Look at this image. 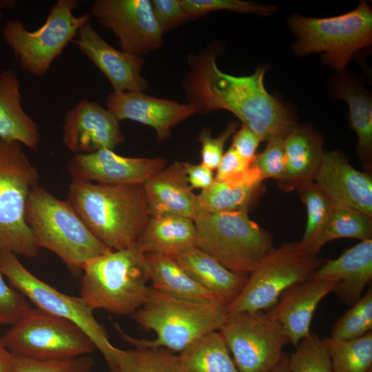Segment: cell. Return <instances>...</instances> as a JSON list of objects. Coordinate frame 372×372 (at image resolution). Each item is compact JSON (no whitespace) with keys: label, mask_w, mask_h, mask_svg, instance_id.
I'll use <instances>...</instances> for the list:
<instances>
[{"label":"cell","mask_w":372,"mask_h":372,"mask_svg":"<svg viewBox=\"0 0 372 372\" xmlns=\"http://www.w3.org/2000/svg\"><path fill=\"white\" fill-rule=\"evenodd\" d=\"M219 47L209 46L189 59L190 70L184 79L188 103L196 114L225 110L262 141L286 135L296 125L289 110L266 90V69L259 66L251 75L236 76L217 66Z\"/></svg>","instance_id":"6da1fadb"},{"label":"cell","mask_w":372,"mask_h":372,"mask_svg":"<svg viewBox=\"0 0 372 372\" xmlns=\"http://www.w3.org/2000/svg\"><path fill=\"white\" fill-rule=\"evenodd\" d=\"M67 201L93 235L112 250L134 245L150 218L141 184L72 180Z\"/></svg>","instance_id":"7a4b0ae2"},{"label":"cell","mask_w":372,"mask_h":372,"mask_svg":"<svg viewBox=\"0 0 372 372\" xmlns=\"http://www.w3.org/2000/svg\"><path fill=\"white\" fill-rule=\"evenodd\" d=\"M227 315V307L218 300H185L150 287L144 303L131 317L144 330L153 331L156 338H136L114 324L119 336L137 349L164 348L180 353L200 338L218 331Z\"/></svg>","instance_id":"3957f363"},{"label":"cell","mask_w":372,"mask_h":372,"mask_svg":"<svg viewBox=\"0 0 372 372\" xmlns=\"http://www.w3.org/2000/svg\"><path fill=\"white\" fill-rule=\"evenodd\" d=\"M82 272L79 297L92 310L132 316L149 291L145 254L136 243L89 260Z\"/></svg>","instance_id":"277c9868"},{"label":"cell","mask_w":372,"mask_h":372,"mask_svg":"<svg viewBox=\"0 0 372 372\" xmlns=\"http://www.w3.org/2000/svg\"><path fill=\"white\" fill-rule=\"evenodd\" d=\"M25 219L39 247L54 253L74 273L112 250L93 235L67 200L39 185L29 195Z\"/></svg>","instance_id":"5b68a950"},{"label":"cell","mask_w":372,"mask_h":372,"mask_svg":"<svg viewBox=\"0 0 372 372\" xmlns=\"http://www.w3.org/2000/svg\"><path fill=\"white\" fill-rule=\"evenodd\" d=\"M194 222L196 247L237 273L249 275L273 248L271 234L246 211H201Z\"/></svg>","instance_id":"8992f818"},{"label":"cell","mask_w":372,"mask_h":372,"mask_svg":"<svg viewBox=\"0 0 372 372\" xmlns=\"http://www.w3.org/2000/svg\"><path fill=\"white\" fill-rule=\"evenodd\" d=\"M39 175L21 145L0 138V250L34 258L40 247L25 219Z\"/></svg>","instance_id":"52a82bcc"},{"label":"cell","mask_w":372,"mask_h":372,"mask_svg":"<svg viewBox=\"0 0 372 372\" xmlns=\"http://www.w3.org/2000/svg\"><path fill=\"white\" fill-rule=\"evenodd\" d=\"M78 6L77 0L56 1L43 24L34 31L27 30L20 19L6 22L3 40L24 71L36 76L45 75L79 29L90 21L87 12L74 15Z\"/></svg>","instance_id":"ba28073f"},{"label":"cell","mask_w":372,"mask_h":372,"mask_svg":"<svg viewBox=\"0 0 372 372\" xmlns=\"http://www.w3.org/2000/svg\"><path fill=\"white\" fill-rule=\"evenodd\" d=\"M290 25L298 37L295 52L305 55L322 52L324 62L341 72L354 53L371 44L372 10L364 1L356 9L335 17L293 16Z\"/></svg>","instance_id":"9c48e42d"},{"label":"cell","mask_w":372,"mask_h":372,"mask_svg":"<svg viewBox=\"0 0 372 372\" xmlns=\"http://www.w3.org/2000/svg\"><path fill=\"white\" fill-rule=\"evenodd\" d=\"M322 260L300 242L273 247L249 274L239 296L227 307V313L267 310L287 288L310 278Z\"/></svg>","instance_id":"30bf717a"},{"label":"cell","mask_w":372,"mask_h":372,"mask_svg":"<svg viewBox=\"0 0 372 372\" xmlns=\"http://www.w3.org/2000/svg\"><path fill=\"white\" fill-rule=\"evenodd\" d=\"M1 339L12 353L43 361L73 359L96 349L77 325L37 307H30Z\"/></svg>","instance_id":"8fae6325"},{"label":"cell","mask_w":372,"mask_h":372,"mask_svg":"<svg viewBox=\"0 0 372 372\" xmlns=\"http://www.w3.org/2000/svg\"><path fill=\"white\" fill-rule=\"evenodd\" d=\"M0 269L10 284L37 308L66 319L82 329L96 349L103 355L111 369L120 349L110 342L103 326L96 320L93 311L80 297L62 293L29 271L17 256L0 250Z\"/></svg>","instance_id":"7c38bea8"},{"label":"cell","mask_w":372,"mask_h":372,"mask_svg":"<svg viewBox=\"0 0 372 372\" xmlns=\"http://www.w3.org/2000/svg\"><path fill=\"white\" fill-rule=\"evenodd\" d=\"M218 331L239 372H271L290 343L281 324L261 311L227 313Z\"/></svg>","instance_id":"4fadbf2b"},{"label":"cell","mask_w":372,"mask_h":372,"mask_svg":"<svg viewBox=\"0 0 372 372\" xmlns=\"http://www.w3.org/2000/svg\"><path fill=\"white\" fill-rule=\"evenodd\" d=\"M90 13L114 33L125 52L141 56L163 45V32L149 0H96Z\"/></svg>","instance_id":"5bb4252c"},{"label":"cell","mask_w":372,"mask_h":372,"mask_svg":"<svg viewBox=\"0 0 372 372\" xmlns=\"http://www.w3.org/2000/svg\"><path fill=\"white\" fill-rule=\"evenodd\" d=\"M167 166L164 157L130 158L103 149L76 154L67 163L72 180L104 185H143Z\"/></svg>","instance_id":"9a60e30c"},{"label":"cell","mask_w":372,"mask_h":372,"mask_svg":"<svg viewBox=\"0 0 372 372\" xmlns=\"http://www.w3.org/2000/svg\"><path fill=\"white\" fill-rule=\"evenodd\" d=\"M119 122L98 103L81 100L65 115L63 142L75 155L113 150L124 141Z\"/></svg>","instance_id":"2e32d148"},{"label":"cell","mask_w":372,"mask_h":372,"mask_svg":"<svg viewBox=\"0 0 372 372\" xmlns=\"http://www.w3.org/2000/svg\"><path fill=\"white\" fill-rule=\"evenodd\" d=\"M72 42L106 76L113 92H144L147 88L148 83L141 75L144 65L141 56L114 48L90 21L79 29Z\"/></svg>","instance_id":"e0dca14e"},{"label":"cell","mask_w":372,"mask_h":372,"mask_svg":"<svg viewBox=\"0 0 372 372\" xmlns=\"http://www.w3.org/2000/svg\"><path fill=\"white\" fill-rule=\"evenodd\" d=\"M106 105L119 121L131 120L152 127L159 142L168 138L176 125L196 114L189 103L149 96L143 92H112L107 97Z\"/></svg>","instance_id":"ac0fdd59"},{"label":"cell","mask_w":372,"mask_h":372,"mask_svg":"<svg viewBox=\"0 0 372 372\" xmlns=\"http://www.w3.org/2000/svg\"><path fill=\"white\" fill-rule=\"evenodd\" d=\"M314 181L335 206L351 207L372 218V177L351 166L342 153L324 152Z\"/></svg>","instance_id":"d6986e66"},{"label":"cell","mask_w":372,"mask_h":372,"mask_svg":"<svg viewBox=\"0 0 372 372\" xmlns=\"http://www.w3.org/2000/svg\"><path fill=\"white\" fill-rule=\"evenodd\" d=\"M338 282L308 278L287 288L276 303L265 311L278 321L295 347L310 335L311 322L320 301Z\"/></svg>","instance_id":"ffe728a7"},{"label":"cell","mask_w":372,"mask_h":372,"mask_svg":"<svg viewBox=\"0 0 372 372\" xmlns=\"http://www.w3.org/2000/svg\"><path fill=\"white\" fill-rule=\"evenodd\" d=\"M150 217L176 216L193 221L201 213L183 162L176 161L143 184Z\"/></svg>","instance_id":"44dd1931"},{"label":"cell","mask_w":372,"mask_h":372,"mask_svg":"<svg viewBox=\"0 0 372 372\" xmlns=\"http://www.w3.org/2000/svg\"><path fill=\"white\" fill-rule=\"evenodd\" d=\"M338 284L333 292L344 304L351 306L372 280V239L362 240L335 259L322 260L311 277Z\"/></svg>","instance_id":"7402d4cb"},{"label":"cell","mask_w":372,"mask_h":372,"mask_svg":"<svg viewBox=\"0 0 372 372\" xmlns=\"http://www.w3.org/2000/svg\"><path fill=\"white\" fill-rule=\"evenodd\" d=\"M285 169L277 181L285 192L315 180L324 151L320 134L307 125H296L284 138Z\"/></svg>","instance_id":"603a6c76"},{"label":"cell","mask_w":372,"mask_h":372,"mask_svg":"<svg viewBox=\"0 0 372 372\" xmlns=\"http://www.w3.org/2000/svg\"><path fill=\"white\" fill-rule=\"evenodd\" d=\"M20 81L11 69L0 72V138L36 150L41 141L39 127L23 110Z\"/></svg>","instance_id":"cb8c5ba5"},{"label":"cell","mask_w":372,"mask_h":372,"mask_svg":"<svg viewBox=\"0 0 372 372\" xmlns=\"http://www.w3.org/2000/svg\"><path fill=\"white\" fill-rule=\"evenodd\" d=\"M175 259L199 285L226 307L236 299L248 279L249 275L229 270L196 247Z\"/></svg>","instance_id":"d4e9b609"},{"label":"cell","mask_w":372,"mask_h":372,"mask_svg":"<svg viewBox=\"0 0 372 372\" xmlns=\"http://www.w3.org/2000/svg\"><path fill=\"white\" fill-rule=\"evenodd\" d=\"M136 244L145 254L177 257L196 247L194 222L171 215L150 217Z\"/></svg>","instance_id":"484cf974"},{"label":"cell","mask_w":372,"mask_h":372,"mask_svg":"<svg viewBox=\"0 0 372 372\" xmlns=\"http://www.w3.org/2000/svg\"><path fill=\"white\" fill-rule=\"evenodd\" d=\"M262 181L259 172L251 165L238 176L224 181L214 180L197 196L201 211H248L258 196Z\"/></svg>","instance_id":"4316f807"},{"label":"cell","mask_w":372,"mask_h":372,"mask_svg":"<svg viewBox=\"0 0 372 372\" xmlns=\"http://www.w3.org/2000/svg\"><path fill=\"white\" fill-rule=\"evenodd\" d=\"M152 287L185 300L204 302L217 300L199 285L174 257L145 254Z\"/></svg>","instance_id":"83f0119b"},{"label":"cell","mask_w":372,"mask_h":372,"mask_svg":"<svg viewBox=\"0 0 372 372\" xmlns=\"http://www.w3.org/2000/svg\"><path fill=\"white\" fill-rule=\"evenodd\" d=\"M178 372H239L218 331L196 340L176 355Z\"/></svg>","instance_id":"f1b7e54d"},{"label":"cell","mask_w":372,"mask_h":372,"mask_svg":"<svg viewBox=\"0 0 372 372\" xmlns=\"http://www.w3.org/2000/svg\"><path fill=\"white\" fill-rule=\"evenodd\" d=\"M335 96L347 102L349 118L358 136V152L369 162L372 152V102L369 92L356 81L341 75L336 81Z\"/></svg>","instance_id":"f546056e"},{"label":"cell","mask_w":372,"mask_h":372,"mask_svg":"<svg viewBox=\"0 0 372 372\" xmlns=\"http://www.w3.org/2000/svg\"><path fill=\"white\" fill-rule=\"evenodd\" d=\"M333 372H372V331L349 340L322 339Z\"/></svg>","instance_id":"4dcf8cb0"},{"label":"cell","mask_w":372,"mask_h":372,"mask_svg":"<svg viewBox=\"0 0 372 372\" xmlns=\"http://www.w3.org/2000/svg\"><path fill=\"white\" fill-rule=\"evenodd\" d=\"M341 238L372 239V218L351 207L334 206L311 250L318 253L327 242Z\"/></svg>","instance_id":"1f68e13d"},{"label":"cell","mask_w":372,"mask_h":372,"mask_svg":"<svg viewBox=\"0 0 372 372\" xmlns=\"http://www.w3.org/2000/svg\"><path fill=\"white\" fill-rule=\"evenodd\" d=\"M296 190L306 205L307 213L306 228L299 242L302 247L311 250L335 205L315 181L304 184Z\"/></svg>","instance_id":"d6a6232c"},{"label":"cell","mask_w":372,"mask_h":372,"mask_svg":"<svg viewBox=\"0 0 372 372\" xmlns=\"http://www.w3.org/2000/svg\"><path fill=\"white\" fill-rule=\"evenodd\" d=\"M115 366L121 372H178L176 355L164 348L120 349Z\"/></svg>","instance_id":"836d02e7"},{"label":"cell","mask_w":372,"mask_h":372,"mask_svg":"<svg viewBox=\"0 0 372 372\" xmlns=\"http://www.w3.org/2000/svg\"><path fill=\"white\" fill-rule=\"evenodd\" d=\"M372 331V287L340 318L331 329L329 337L349 340Z\"/></svg>","instance_id":"e575fe53"},{"label":"cell","mask_w":372,"mask_h":372,"mask_svg":"<svg viewBox=\"0 0 372 372\" xmlns=\"http://www.w3.org/2000/svg\"><path fill=\"white\" fill-rule=\"evenodd\" d=\"M289 357V372H333L322 339L316 333L302 339Z\"/></svg>","instance_id":"d590c367"},{"label":"cell","mask_w":372,"mask_h":372,"mask_svg":"<svg viewBox=\"0 0 372 372\" xmlns=\"http://www.w3.org/2000/svg\"><path fill=\"white\" fill-rule=\"evenodd\" d=\"M180 3L189 19L216 10L251 12L263 16L275 11L272 6L240 0H180Z\"/></svg>","instance_id":"8d00e7d4"},{"label":"cell","mask_w":372,"mask_h":372,"mask_svg":"<svg viewBox=\"0 0 372 372\" xmlns=\"http://www.w3.org/2000/svg\"><path fill=\"white\" fill-rule=\"evenodd\" d=\"M14 355L13 372H91L93 366L91 358L85 355L70 360L51 361Z\"/></svg>","instance_id":"74e56055"},{"label":"cell","mask_w":372,"mask_h":372,"mask_svg":"<svg viewBox=\"0 0 372 372\" xmlns=\"http://www.w3.org/2000/svg\"><path fill=\"white\" fill-rule=\"evenodd\" d=\"M251 166L260 173L262 180H280L285 169L284 138L276 137L267 141L265 149L257 154Z\"/></svg>","instance_id":"f35d334b"},{"label":"cell","mask_w":372,"mask_h":372,"mask_svg":"<svg viewBox=\"0 0 372 372\" xmlns=\"http://www.w3.org/2000/svg\"><path fill=\"white\" fill-rule=\"evenodd\" d=\"M236 123H229L217 137H211L209 129L201 130L198 137L201 144V164L211 170L216 169L224 154V146L237 130Z\"/></svg>","instance_id":"ab89813d"},{"label":"cell","mask_w":372,"mask_h":372,"mask_svg":"<svg viewBox=\"0 0 372 372\" xmlns=\"http://www.w3.org/2000/svg\"><path fill=\"white\" fill-rule=\"evenodd\" d=\"M30 309L26 298L6 282L0 269V325L13 324Z\"/></svg>","instance_id":"60d3db41"},{"label":"cell","mask_w":372,"mask_h":372,"mask_svg":"<svg viewBox=\"0 0 372 372\" xmlns=\"http://www.w3.org/2000/svg\"><path fill=\"white\" fill-rule=\"evenodd\" d=\"M152 10L157 23L165 32L189 19L180 0H152Z\"/></svg>","instance_id":"b9f144b4"},{"label":"cell","mask_w":372,"mask_h":372,"mask_svg":"<svg viewBox=\"0 0 372 372\" xmlns=\"http://www.w3.org/2000/svg\"><path fill=\"white\" fill-rule=\"evenodd\" d=\"M251 163L240 156L235 149L231 146L224 153L216 169L214 180L224 181L245 172Z\"/></svg>","instance_id":"7bdbcfd3"},{"label":"cell","mask_w":372,"mask_h":372,"mask_svg":"<svg viewBox=\"0 0 372 372\" xmlns=\"http://www.w3.org/2000/svg\"><path fill=\"white\" fill-rule=\"evenodd\" d=\"M261 141L258 136L242 124L241 127L233 136L231 146L240 156L252 163Z\"/></svg>","instance_id":"ee69618b"},{"label":"cell","mask_w":372,"mask_h":372,"mask_svg":"<svg viewBox=\"0 0 372 372\" xmlns=\"http://www.w3.org/2000/svg\"><path fill=\"white\" fill-rule=\"evenodd\" d=\"M183 165L187 181L192 189H205L214 182L215 179L212 170L203 164L193 165L189 163L183 162Z\"/></svg>","instance_id":"f6af8a7d"},{"label":"cell","mask_w":372,"mask_h":372,"mask_svg":"<svg viewBox=\"0 0 372 372\" xmlns=\"http://www.w3.org/2000/svg\"><path fill=\"white\" fill-rule=\"evenodd\" d=\"M15 355L3 344L0 338V372H13Z\"/></svg>","instance_id":"bcb514c9"},{"label":"cell","mask_w":372,"mask_h":372,"mask_svg":"<svg viewBox=\"0 0 372 372\" xmlns=\"http://www.w3.org/2000/svg\"><path fill=\"white\" fill-rule=\"evenodd\" d=\"M271 372H289V357L283 353L280 360Z\"/></svg>","instance_id":"7dc6e473"},{"label":"cell","mask_w":372,"mask_h":372,"mask_svg":"<svg viewBox=\"0 0 372 372\" xmlns=\"http://www.w3.org/2000/svg\"><path fill=\"white\" fill-rule=\"evenodd\" d=\"M15 0H0V23L3 17L4 10L9 8H13L17 5Z\"/></svg>","instance_id":"c3c4849f"},{"label":"cell","mask_w":372,"mask_h":372,"mask_svg":"<svg viewBox=\"0 0 372 372\" xmlns=\"http://www.w3.org/2000/svg\"><path fill=\"white\" fill-rule=\"evenodd\" d=\"M110 372H121V371L119 369L116 368V369H111Z\"/></svg>","instance_id":"681fc988"}]
</instances>
